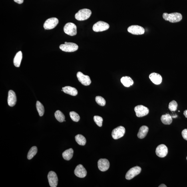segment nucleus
Returning <instances> with one entry per match:
<instances>
[{
	"label": "nucleus",
	"mask_w": 187,
	"mask_h": 187,
	"mask_svg": "<svg viewBox=\"0 0 187 187\" xmlns=\"http://www.w3.org/2000/svg\"><path fill=\"white\" fill-rule=\"evenodd\" d=\"M162 17L166 21H169L171 23L178 22L182 19L181 14L178 13L170 14L165 13L163 14Z\"/></svg>",
	"instance_id": "nucleus-1"
},
{
	"label": "nucleus",
	"mask_w": 187,
	"mask_h": 187,
	"mask_svg": "<svg viewBox=\"0 0 187 187\" xmlns=\"http://www.w3.org/2000/svg\"><path fill=\"white\" fill-rule=\"evenodd\" d=\"M92 12L90 9H83L79 10L75 15V19L79 21L87 19L91 16Z\"/></svg>",
	"instance_id": "nucleus-2"
},
{
	"label": "nucleus",
	"mask_w": 187,
	"mask_h": 187,
	"mask_svg": "<svg viewBox=\"0 0 187 187\" xmlns=\"http://www.w3.org/2000/svg\"><path fill=\"white\" fill-rule=\"evenodd\" d=\"M59 48L62 51L66 52H74L78 49V46L75 43L65 42L59 46Z\"/></svg>",
	"instance_id": "nucleus-3"
},
{
	"label": "nucleus",
	"mask_w": 187,
	"mask_h": 187,
	"mask_svg": "<svg viewBox=\"0 0 187 187\" xmlns=\"http://www.w3.org/2000/svg\"><path fill=\"white\" fill-rule=\"evenodd\" d=\"M64 30L66 34L70 36L75 35L77 33V27L75 24L72 23L66 24Z\"/></svg>",
	"instance_id": "nucleus-4"
},
{
	"label": "nucleus",
	"mask_w": 187,
	"mask_h": 187,
	"mask_svg": "<svg viewBox=\"0 0 187 187\" xmlns=\"http://www.w3.org/2000/svg\"><path fill=\"white\" fill-rule=\"evenodd\" d=\"M136 115L138 117H142L148 115L149 112L148 108L142 105H138L134 108Z\"/></svg>",
	"instance_id": "nucleus-5"
},
{
	"label": "nucleus",
	"mask_w": 187,
	"mask_h": 187,
	"mask_svg": "<svg viewBox=\"0 0 187 187\" xmlns=\"http://www.w3.org/2000/svg\"><path fill=\"white\" fill-rule=\"evenodd\" d=\"M109 27V25L107 23L100 21L94 24L92 30L95 32H102L108 30Z\"/></svg>",
	"instance_id": "nucleus-6"
},
{
	"label": "nucleus",
	"mask_w": 187,
	"mask_h": 187,
	"mask_svg": "<svg viewBox=\"0 0 187 187\" xmlns=\"http://www.w3.org/2000/svg\"><path fill=\"white\" fill-rule=\"evenodd\" d=\"M125 132V129L123 126H118L113 130L112 133V137L114 139H118L124 136Z\"/></svg>",
	"instance_id": "nucleus-7"
},
{
	"label": "nucleus",
	"mask_w": 187,
	"mask_h": 187,
	"mask_svg": "<svg viewBox=\"0 0 187 187\" xmlns=\"http://www.w3.org/2000/svg\"><path fill=\"white\" fill-rule=\"evenodd\" d=\"M59 23L57 18L53 17L48 19L44 24L43 27L45 30H51L55 28Z\"/></svg>",
	"instance_id": "nucleus-8"
},
{
	"label": "nucleus",
	"mask_w": 187,
	"mask_h": 187,
	"mask_svg": "<svg viewBox=\"0 0 187 187\" xmlns=\"http://www.w3.org/2000/svg\"><path fill=\"white\" fill-rule=\"evenodd\" d=\"M142 169L140 167L136 166L131 168L126 173V180H130L133 178L134 177L137 176L141 172Z\"/></svg>",
	"instance_id": "nucleus-9"
},
{
	"label": "nucleus",
	"mask_w": 187,
	"mask_h": 187,
	"mask_svg": "<svg viewBox=\"0 0 187 187\" xmlns=\"http://www.w3.org/2000/svg\"><path fill=\"white\" fill-rule=\"evenodd\" d=\"M128 31L129 32L133 35H138L144 34L145 30L143 27L141 26L133 25L131 26L128 28Z\"/></svg>",
	"instance_id": "nucleus-10"
},
{
	"label": "nucleus",
	"mask_w": 187,
	"mask_h": 187,
	"mask_svg": "<svg viewBox=\"0 0 187 187\" xmlns=\"http://www.w3.org/2000/svg\"><path fill=\"white\" fill-rule=\"evenodd\" d=\"M48 181L51 187H56L58 183V178L57 175L53 171H50L48 175Z\"/></svg>",
	"instance_id": "nucleus-11"
},
{
	"label": "nucleus",
	"mask_w": 187,
	"mask_h": 187,
	"mask_svg": "<svg viewBox=\"0 0 187 187\" xmlns=\"http://www.w3.org/2000/svg\"><path fill=\"white\" fill-rule=\"evenodd\" d=\"M168 148L166 145L161 144L157 147L156 153L159 157L164 158L166 157L168 154Z\"/></svg>",
	"instance_id": "nucleus-12"
},
{
	"label": "nucleus",
	"mask_w": 187,
	"mask_h": 187,
	"mask_svg": "<svg viewBox=\"0 0 187 187\" xmlns=\"http://www.w3.org/2000/svg\"><path fill=\"white\" fill-rule=\"evenodd\" d=\"M77 76L78 80L82 85L88 86L91 84V80L89 76L84 75L81 72H78Z\"/></svg>",
	"instance_id": "nucleus-13"
},
{
	"label": "nucleus",
	"mask_w": 187,
	"mask_h": 187,
	"mask_svg": "<svg viewBox=\"0 0 187 187\" xmlns=\"http://www.w3.org/2000/svg\"><path fill=\"white\" fill-rule=\"evenodd\" d=\"M110 162L106 159H100L98 162V167L99 170L102 172L107 170L110 167Z\"/></svg>",
	"instance_id": "nucleus-14"
},
{
	"label": "nucleus",
	"mask_w": 187,
	"mask_h": 187,
	"mask_svg": "<svg viewBox=\"0 0 187 187\" xmlns=\"http://www.w3.org/2000/svg\"><path fill=\"white\" fill-rule=\"evenodd\" d=\"M74 173L79 178H84L87 175V171L82 165L79 164L76 167Z\"/></svg>",
	"instance_id": "nucleus-15"
},
{
	"label": "nucleus",
	"mask_w": 187,
	"mask_h": 187,
	"mask_svg": "<svg viewBox=\"0 0 187 187\" xmlns=\"http://www.w3.org/2000/svg\"><path fill=\"white\" fill-rule=\"evenodd\" d=\"M17 101V96L15 92L12 90H9L8 97V103L9 106L11 107L15 106Z\"/></svg>",
	"instance_id": "nucleus-16"
},
{
	"label": "nucleus",
	"mask_w": 187,
	"mask_h": 187,
	"mask_svg": "<svg viewBox=\"0 0 187 187\" xmlns=\"http://www.w3.org/2000/svg\"><path fill=\"white\" fill-rule=\"evenodd\" d=\"M149 78L151 81L156 85H159L161 83L162 78L160 74L153 72L150 74Z\"/></svg>",
	"instance_id": "nucleus-17"
},
{
	"label": "nucleus",
	"mask_w": 187,
	"mask_h": 187,
	"mask_svg": "<svg viewBox=\"0 0 187 187\" xmlns=\"http://www.w3.org/2000/svg\"><path fill=\"white\" fill-rule=\"evenodd\" d=\"M62 89L63 91L66 94L73 96H75L77 95L78 91L75 88L67 86L62 88Z\"/></svg>",
	"instance_id": "nucleus-18"
},
{
	"label": "nucleus",
	"mask_w": 187,
	"mask_h": 187,
	"mask_svg": "<svg viewBox=\"0 0 187 187\" xmlns=\"http://www.w3.org/2000/svg\"><path fill=\"white\" fill-rule=\"evenodd\" d=\"M149 128L148 126H143L141 127L138 133L137 136L138 138L142 139L146 137L148 132Z\"/></svg>",
	"instance_id": "nucleus-19"
},
{
	"label": "nucleus",
	"mask_w": 187,
	"mask_h": 187,
	"mask_svg": "<svg viewBox=\"0 0 187 187\" xmlns=\"http://www.w3.org/2000/svg\"><path fill=\"white\" fill-rule=\"evenodd\" d=\"M22 59V53L21 51H19L16 54L13 60L14 65L16 67H19Z\"/></svg>",
	"instance_id": "nucleus-20"
},
{
	"label": "nucleus",
	"mask_w": 187,
	"mask_h": 187,
	"mask_svg": "<svg viewBox=\"0 0 187 187\" xmlns=\"http://www.w3.org/2000/svg\"><path fill=\"white\" fill-rule=\"evenodd\" d=\"M121 81L123 85L126 87H129L134 84L133 80L128 76L122 77L121 79Z\"/></svg>",
	"instance_id": "nucleus-21"
},
{
	"label": "nucleus",
	"mask_w": 187,
	"mask_h": 187,
	"mask_svg": "<svg viewBox=\"0 0 187 187\" xmlns=\"http://www.w3.org/2000/svg\"><path fill=\"white\" fill-rule=\"evenodd\" d=\"M74 150L72 148L66 150L62 153V157L64 159L66 160H69L73 157Z\"/></svg>",
	"instance_id": "nucleus-22"
},
{
	"label": "nucleus",
	"mask_w": 187,
	"mask_h": 187,
	"mask_svg": "<svg viewBox=\"0 0 187 187\" xmlns=\"http://www.w3.org/2000/svg\"><path fill=\"white\" fill-rule=\"evenodd\" d=\"M161 120L162 123L165 125H170L172 122V116L168 114L162 115L161 117Z\"/></svg>",
	"instance_id": "nucleus-23"
},
{
	"label": "nucleus",
	"mask_w": 187,
	"mask_h": 187,
	"mask_svg": "<svg viewBox=\"0 0 187 187\" xmlns=\"http://www.w3.org/2000/svg\"><path fill=\"white\" fill-rule=\"evenodd\" d=\"M76 142L81 146H84L86 144V140L84 136L81 134H78L75 137Z\"/></svg>",
	"instance_id": "nucleus-24"
},
{
	"label": "nucleus",
	"mask_w": 187,
	"mask_h": 187,
	"mask_svg": "<svg viewBox=\"0 0 187 187\" xmlns=\"http://www.w3.org/2000/svg\"><path fill=\"white\" fill-rule=\"evenodd\" d=\"M37 152L38 149L37 147L33 146L32 147L28 152L27 156L28 159L29 160L32 159L37 154Z\"/></svg>",
	"instance_id": "nucleus-25"
},
{
	"label": "nucleus",
	"mask_w": 187,
	"mask_h": 187,
	"mask_svg": "<svg viewBox=\"0 0 187 187\" xmlns=\"http://www.w3.org/2000/svg\"><path fill=\"white\" fill-rule=\"evenodd\" d=\"M55 117L58 121L62 122L65 120V116L64 114L59 110H57L55 114Z\"/></svg>",
	"instance_id": "nucleus-26"
},
{
	"label": "nucleus",
	"mask_w": 187,
	"mask_h": 187,
	"mask_svg": "<svg viewBox=\"0 0 187 187\" xmlns=\"http://www.w3.org/2000/svg\"><path fill=\"white\" fill-rule=\"evenodd\" d=\"M36 108H37L39 116H43L44 113H45V108L41 103L39 101H37V103H36Z\"/></svg>",
	"instance_id": "nucleus-27"
},
{
	"label": "nucleus",
	"mask_w": 187,
	"mask_h": 187,
	"mask_svg": "<svg viewBox=\"0 0 187 187\" xmlns=\"http://www.w3.org/2000/svg\"><path fill=\"white\" fill-rule=\"evenodd\" d=\"M178 104L175 100H173L170 102L168 105L169 109L171 111H175L177 109Z\"/></svg>",
	"instance_id": "nucleus-28"
},
{
	"label": "nucleus",
	"mask_w": 187,
	"mask_h": 187,
	"mask_svg": "<svg viewBox=\"0 0 187 187\" xmlns=\"http://www.w3.org/2000/svg\"><path fill=\"white\" fill-rule=\"evenodd\" d=\"M69 114L70 118L74 121L78 122L79 121L80 116L77 113L74 111L70 112Z\"/></svg>",
	"instance_id": "nucleus-29"
},
{
	"label": "nucleus",
	"mask_w": 187,
	"mask_h": 187,
	"mask_svg": "<svg viewBox=\"0 0 187 187\" xmlns=\"http://www.w3.org/2000/svg\"><path fill=\"white\" fill-rule=\"evenodd\" d=\"M95 100L97 104L100 106H104L105 105V100L101 96H96L95 98Z\"/></svg>",
	"instance_id": "nucleus-30"
},
{
	"label": "nucleus",
	"mask_w": 187,
	"mask_h": 187,
	"mask_svg": "<svg viewBox=\"0 0 187 187\" xmlns=\"http://www.w3.org/2000/svg\"><path fill=\"white\" fill-rule=\"evenodd\" d=\"M94 120L98 126L101 127L103 121V119L101 117L98 116H95L94 117Z\"/></svg>",
	"instance_id": "nucleus-31"
},
{
	"label": "nucleus",
	"mask_w": 187,
	"mask_h": 187,
	"mask_svg": "<svg viewBox=\"0 0 187 187\" xmlns=\"http://www.w3.org/2000/svg\"><path fill=\"white\" fill-rule=\"evenodd\" d=\"M183 138L187 141V129H185L182 131V132Z\"/></svg>",
	"instance_id": "nucleus-32"
},
{
	"label": "nucleus",
	"mask_w": 187,
	"mask_h": 187,
	"mask_svg": "<svg viewBox=\"0 0 187 187\" xmlns=\"http://www.w3.org/2000/svg\"><path fill=\"white\" fill-rule=\"evenodd\" d=\"M15 2L19 4H22L23 3L24 0H14Z\"/></svg>",
	"instance_id": "nucleus-33"
},
{
	"label": "nucleus",
	"mask_w": 187,
	"mask_h": 187,
	"mask_svg": "<svg viewBox=\"0 0 187 187\" xmlns=\"http://www.w3.org/2000/svg\"><path fill=\"white\" fill-rule=\"evenodd\" d=\"M184 115L185 117L187 118V110H185L184 112Z\"/></svg>",
	"instance_id": "nucleus-34"
},
{
	"label": "nucleus",
	"mask_w": 187,
	"mask_h": 187,
	"mask_svg": "<svg viewBox=\"0 0 187 187\" xmlns=\"http://www.w3.org/2000/svg\"><path fill=\"white\" fill-rule=\"evenodd\" d=\"M158 187H167V186L165 185L162 184L160 185V186H159Z\"/></svg>",
	"instance_id": "nucleus-35"
},
{
	"label": "nucleus",
	"mask_w": 187,
	"mask_h": 187,
	"mask_svg": "<svg viewBox=\"0 0 187 187\" xmlns=\"http://www.w3.org/2000/svg\"><path fill=\"white\" fill-rule=\"evenodd\" d=\"M64 121H66V120H64Z\"/></svg>",
	"instance_id": "nucleus-36"
},
{
	"label": "nucleus",
	"mask_w": 187,
	"mask_h": 187,
	"mask_svg": "<svg viewBox=\"0 0 187 187\" xmlns=\"http://www.w3.org/2000/svg\"><path fill=\"white\" fill-rule=\"evenodd\" d=\"M186 159H187V157H186Z\"/></svg>",
	"instance_id": "nucleus-37"
}]
</instances>
